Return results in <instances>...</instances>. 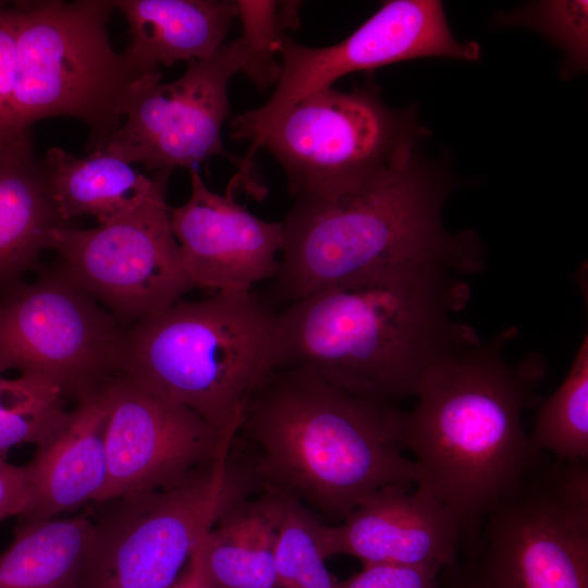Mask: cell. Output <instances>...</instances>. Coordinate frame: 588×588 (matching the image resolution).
<instances>
[{
	"instance_id": "obj_3",
	"label": "cell",
	"mask_w": 588,
	"mask_h": 588,
	"mask_svg": "<svg viewBox=\"0 0 588 588\" xmlns=\"http://www.w3.org/2000/svg\"><path fill=\"white\" fill-rule=\"evenodd\" d=\"M516 335L501 331L467 344L421 378L404 414V448L418 470L416 486L455 509L468 532L512 495L544 453L534 450L523 413L546 369L539 355L506 362Z\"/></svg>"
},
{
	"instance_id": "obj_6",
	"label": "cell",
	"mask_w": 588,
	"mask_h": 588,
	"mask_svg": "<svg viewBox=\"0 0 588 588\" xmlns=\"http://www.w3.org/2000/svg\"><path fill=\"white\" fill-rule=\"evenodd\" d=\"M13 7L11 133L42 119L70 117L88 127L87 150H103L140 77L109 40L113 1H17Z\"/></svg>"
},
{
	"instance_id": "obj_23",
	"label": "cell",
	"mask_w": 588,
	"mask_h": 588,
	"mask_svg": "<svg viewBox=\"0 0 588 588\" xmlns=\"http://www.w3.org/2000/svg\"><path fill=\"white\" fill-rule=\"evenodd\" d=\"M275 530L278 588H339L319 544L321 522L296 498L265 489L258 499Z\"/></svg>"
},
{
	"instance_id": "obj_25",
	"label": "cell",
	"mask_w": 588,
	"mask_h": 588,
	"mask_svg": "<svg viewBox=\"0 0 588 588\" xmlns=\"http://www.w3.org/2000/svg\"><path fill=\"white\" fill-rule=\"evenodd\" d=\"M17 372L9 378L0 371V455L15 445L42 444L69 412L68 399L58 387L38 375Z\"/></svg>"
},
{
	"instance_id": "obj_9",
	"label": "cell",
	"mask_w": 588,
	"mask_h": 588,
	"mask_svg": "<svg viewBox=\"0 0 588 588\" xmlns=\"http://www.w3.org/2000/svg\"><path fill=\"white\" fill-rule=\"evenodd\" d=\"M172 171H155L148 193L118 218L87 230L62 224L49 235L60 268L126 328L195 287L170 225Z\"/></svg>"
},
{
	"instance_id": "obj_20",
	"label": "cell",
	"mask_w": 588,
	"mask_h": 588,
	"mask_svg": "<svg viewBox=\"0 0 588 588\" xmlns=\"http://www.w3.org/2000/svg\"><path fill=\"white\" fill-rule=\"evenodd\" d=\"M48 189L60 219L89 215L107 223L136 206L155 176H146L106 150L76 157L51 147L40 159Z\"/></svg>"
},
{
	"instance_id": "obj_28",
	"label": "cell",
	"mask_w": 588,
	"mask_h": 588,
	"mask_svg": "<svg viewBox=\"0 0 588 588\" xmlns=\"http://www.w3.org/2000/svg\"><path fill=\"white\" fill-rule=\"evenodd\" d=\"M360 572L340 581L339 588H438L442 569L437 564H363Z\"/></svg>"
},
{
	"instance_id": "obj_14",
	"label": "cell",
	"mask_w": 588,
	"mask_h": 588,
	"mask_svg": "<svg viewBox=\"0 0 588 588\" xmlns=\"http://www.w3.org/2000/svg\"><path fill=\"white\" fill-rule=\"evenodd\" d=\"M107 481L95 503L161 490L211 465L235 436H222L192 409L119 373L106 387Z\"/></svg>"
},
{
	"instance_id": "obj_5",
	"label": "cell",
	"mask_w": 588,
	"mask_h": 588,
	"mask_svg": "<svg viewBox=\"0 0 588 588\" xmlns=\"http://www.w3.org/2000/svg\"><path fill=\"white\" fill-rule=\"evenodd\" d=\"M280 368L278 310L253 291L179 301L126 328L120 373L236 436L248 395Z\"/></svg>"
},
{
	"instance_id": "obj_32",
	"label": "cell",
	"mask_w": 588,
	"mask_h": 588,
	"mask_svg": "<svg viewBox=\"0 0 588 588\" xmlns=\"http://www.w3.org/2000/svg\"><path fill=\"white\" fill-rule=\"evenodd\" d=\"M203 538L193 550L188 562L176 580L169 588H213L204 567L201 555Z\"/></svg>"
},
{
	"instance_id": "obj_17",
	"label": "cell",
	"mask_w": 588,
	"mask_h": 588,
	"mask_svg": "<svg viewBox=\"0 0 588 588\" xmlns=\"http://www.w3.org/2000/svg\"><path fill=\"white\" fill-rule=\"evenodd\" d=\"M105 388L74 403L57 432L36 446L25 465L32 507L20 522L54 518L62 512L97 502L108 474Z\"/></svg>"
},
{
	"instance_id": "obj_1",
	"label": "cell",
	"mask_w": 588,
	"mask_h": 588,
	"mask_svg": "<svg viewBox=\"0 0 588 588\" xmlns=\"http://www.w3.org/2000/svg\"><path fill=\"white\" fill-rule=\"evenodd\" d=\"M436 264L383 267L336 281L278 310L280 368L307 367L353 394L414 396L441 358L480 340L452 314L466 282Z\"/></svg>"
},
{
	"instance_id": "obj_29",
	"label": "cell",
	"mask_w": 588,
	"mask_h": 588,
	"mask_svg": "<svg viewBox=\"0 0 588 588\" xmlns=\"http://www.w3.org/2000/svg\"><path fill=\"white\" fill-rule=\"evenodd\" d=\"M14 7L0 2V138L11 133V96L15 70Z\"/></svg>"
},
{
	"instance_id": "obj_8",
	"label": "cell",
	"mask_w": 588,
	"mask_h": 588,
	"mask_svg": "<svg viewBox=\"0 0 588 588\" xmlns=\"http://www.w3.org/2000/svg\"><path fill=\"white\" fill-rule=\"evenodd\" d=\"M409 110L392 109L373 86L315 91L284 109L255 139L282 167L294 198L343 193L395 162L418 144Z\"/></svg>"
},
{
	"instance_id": "obj_7",
	"label": "cell",
	"mask_w": 588,
	"mask_h": 588,
	"mask_svg": "<svg viewBox=\"0 0 588 588\" xmlns=\"http://www.w3.org/2000/svg\"><path fill=\"white\" fill-rule=\"evenodd\" d=\"M257 483L229 448L174 486L97 503L79 588H169L200 539Z\"/></svg>"
},
{
	"instance_id": "obj_30",
	"label": "cell",
	"mask_w": 588,
	"mask_h": 588,
	"mask_svg": "<svg viewBox=\"0 0 588 588\" xmlns=\"http://www.w3.org/2000/svg\"><path fill=\"white\" fill-rule=\"evenodd\" d=\"M32 488L25 465L17 466L0 455V520L26 516L32 507Z\"/></svg>"
},
{
	"instance_id": "obj_21",
	"label": "cell",
	"mask_w": 588,
	"mask_h": 588,
	"mask_svg": "<svg viewBox=\"0 0 588 588\" xmlns=\"http://www.w3.org/2000/svg\"><path fill=\"white\" fill-rule=\"evenodd\" d=\"M93 518L20 522L0 553V588H79Z\"/></svg>"
},
{
	"instance_id": "obj_13",
	"label": "cell",
	"mask_w": 588,
	"mask_h": 588,
	"mask_svg": "<svg viewBox=\"0 0 588 588\" xmlns=\"http://www.w3.org/2000/svg\"><path fill=\"white\" fill-rule=\"evenodd\" d=\"M272 50L281 62L277 87L265 105L232 120L234 139L254 143L289 106L353 72L419 58H480L477 42H462L453 36L443 4L434 0L387 1L333 46L306 47L283 34L272 44Z\"/></svg>"
},
{
	"instance_id": "obj_22",
	"label": "cell",
	"mask_w": 588,
	"mask_h": 588,
	"mask_svg": "<svg viewBox=\"0 0 588 588\" xmlns=\"http://www.w3.org/2000/svg\"><path fill=\"white\" fill-rule=\"evenodd\" d=\"M275 530L259 500L228 511L201 540L213 588H278Z\"/></svg>"
},
{
	"instance_id": "obj_18",
	"label": "cell",
	"mask_w": 588,
	"mask_h": 588,
	"mask_svg": "<svg viewBox=\"0 0 588 588\" xmlns=\"http://www.w3.org/2000/svg\"><path fill=\"white\" fill-rule=\"evenodd\" d=\"M62 224L30 128L0 138V294L23 281Z\"/></svg>"
},
{
	"instance_id": "obj_27",
	"label": "cell",
	"mask_w": 588,
	"mask_h": 588,
	"mask_svg": "<svg viewBox=\"0 0 588 588\" xmlns=\"http://www.w3.org/2000/svg\"><path fill=\"white\" fill-rule=\"evenodd\" d=\"M588 2L583 0L541 1L503 14L506 25L531 27L564 52V74L583 72L587 66Z\"/></svg>"
},
{
	"instance_id": "obj_19",
	"label": "cell",
	"mask_w": 588,
	"mask_h": 588,
	"mask_svg": "<svg viewBox=\"0 0 588 588\" xmlns=\"http://www.w3.org/2000/svg\"><path fill=\"white\" fill-rule=\"evenodd\" d=\"M113 5L130 26L123 53L140 76L159 65L212 57L238 13L236 1L228 0H115Z\"/></svg>"
},
{
	"instance_id": "obj_24",
	"label": "cell",
	"mask_w": 588,
	"mask_h": 588,
	"mask_svg": "<svg viewBox=\"0 0 588 588\" xmlns=\"http://www.w3.org/2000/svg\"><path fill=\"white\" fill-rule=\"evenodd\" d=\"M538 453L549 452L554 460H588V335L575 354L561 385L541 404L529 434Z\"/></svg>"
},
{
	"instance_id": "obj_11",
	"label": "cell",
	"mask_w": 588,
	"mask_h": 588,
	"mask_svg": "<svg viewBox=\"0 0 588 588\" xmlns=\"http://www.w3.org/2000/svg\"><path fill=\"white\" fill-rule=\"evenodd\" d=\"M485 520L479 558L509 588H588L586 461L542 458Z\"/></svg>"
},
{
	"instance_id": "obj_16",
	"label": "cell",
	"mask_w": 588,
	"mask_h": 588,
	"mask_svg": "<svg viewBox=\"0 0 588 588\" xmlns=\"http://www.w3.org/2000/svg\"><path fill=\"white\" fill-rule=\"evenodd\" d=\"M461 514L427 490L388 485L368 495L336 526H319L324 559L346 554L363 564L441 567L458 560Z\"/></svg>"
},
{
	"instance_id": "obj_4",
	"label": "cell",
	"mask_w": 588,
	"mask_h": 588,
	"mask_svg": "<svg viewBox=\"0 0 588 588\" xmlns=\"http://www.w3.org/2000/svg\"><path fill=\"white\" fill-rule=\"evenodd\" d=\"M451 189L445 173L415 147L343 193L295 198L282 222L284 244L272 295L289 305L336 281L397 265L481 271L486 250L478 235L443 226Z\"/></svg>"
},
{
	"instance_id": "obj_31",
	"label": "cell",
	"mask_w": 588,
	"mask_h": 588,
	"mask_svg": "<svg viewBox=\"0 0 588 588\" xmlns=\"http://www.w3.org/2000/svg\"><path fill=\"white\" fill-rule=\"evenodd\" d=\"M438 588H509L494 576L480 558L458 560L442 567Z\"/></svg>"
},
{
	"instance_id": "obj_12",
	"label": "cell",
	"mask_w": 588,
	"mask_h": 588,
	"mask_svg": "<svg viewBox=\"0 0 588 588\" xmlns=\"http://www.w3.org/2000/svg\"><path fill=\"white\" fill-rule=\"evenodd\" d=\"M249 59L248 46L238 37L212 57L187 63L176 81L162 83L160 71L138 77L127 94L122 121L103 150L154 171L188 169L221 156L249 177L243 159L229 152L221 140V127L231 111L229 82L244 72Z\"/></svg>"
},
{
	"instance_id": "obj_2",
	"label": "cell",
	"mask_w": 588,
	"mask_h": 588,
	"mask_svg": "<svg viewBox=\"0 0 588 588\" xmlns=\"http://www.w3.org/2000/svg\"><path fill=\"white\" fill-rule=\"evenodd\" d=\"M404 414L307 367H282L248 395L235 437L264 489L344 520L376 490L417 483L405 455Z\"/></svg>"
},
{
	"instance_id": "obj_26",
	"label": "cell",
	"mask_w": 588,
	"mask_h": 588,
	"mask_svg": "<svg viewBox=\"0 0 588 588\" xmlns=\"http://www.w3.org/2000/svg\"><path fill=\"white\" fill-rule=\"evenodd\" d=\"M242 23V38L246 41L250 59L245 74L260 90L277 84L281 62L277 60L272 44L289 27L298 23L296 1H236Z\"/></svg>"
},
{
	"instance_id": "obj_15",
	"label": "cell",
	"mask_w": 588,
	"mask_h": 588,
	"mask_svg": "<svg viewBox=\"0 0 588 588\" xmlns=\"http://www.w3.org/2000/svg\"><path fill=\"white\" fill-rule=\"evenodd\" d=\"M192 193L169 207L170 225L195 287L252 291L274 279L284 244L283 223L267 221L240 205L231 193L211 192L197 167L187 169Z\"/></svg>"
},
{
	"instance_id": "obj_10",
	"label": "cell",
	"mask_w": 588,
	"mask_h": 588,
	"mask_svg": "<svg viewBox=\"0 0 588 588\" xmlns=\"http://www.w3.org/2000/svg\"><path fill=\"white\" fill-rule=\"evenodd\" d=\"M124 327L60 267L0 294V371L46 378L74 403L120 373Z\"/></svg>"
}]
</instances>
